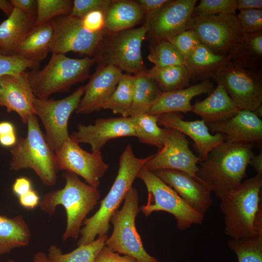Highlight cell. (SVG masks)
Here are the masks:
<instances>
[{
  "label": "cell",
  "instance_id": "6da1fadb",
  "mask_svg": "<svg viewBox=\"0 0 262 262\" xmlns=\"http://www.w3.org/2000/svg\"><path fill=\"white\" fill-rule=\"evenodd\" d=\"M262 175L243 181L220 199L225 233L231 239L262 236Z\"/></svg>",
  "mask_w": 262,
  "mask_h": 262
},
{
  "label": "cell",
  "instance_id": "7a4b0ae2",
  "mask_svg": "<svg viewBox=\"0 0 262 262\" xmlns=\"http://www.w3.org/2000/svg\"><path fill=\"white\" fill-rule=\"evenodd\" d=\"M253 144L223 142L201 160L196 176L207 183L218 198L238 187L254 155Z\"/></svg>",
  "mask_w": 262,
  "mask_h": 262
},
{
  "label": "cell",
  "instance_id": "3957f363",
  "mask_svg": "<svg viewBox=\"0 0 262 262\" xmlns=\"http://www.w3.org/2000/svg\"><path fill=\"white\" fill-rule=\"evenodd\" d=\"M152 155L143 158L136 157L131 145H127L119 160L117 176L109 192L100 201L99 208L92 216L83 221L81 237L77 245H87L93 242L97 236L107 234L113 213L124 200L138 172Z\"/></svg>",
  "mask_w": 262,
  "mask_h": 262
},
{
  "label": "cell",
  "instance_id": "277c9868",
  "mask_svg": "<svg viewBox=\"0 0 262 262\" xmlns=\"http://www.w3.org/2000/svg\"><path fill=\"white\" fill-rule=\"evenodd\" d=\"M62 176L66 180L64 187L45 194L39 207L49 216L55 213L57 206L64 208L66 226L62 240L65 242L78 238L83 221L98 203L100 193L97 188L81 181L73 173L66 171Z\"/></svg>",
  "mask_w": 262,
  "mask_h": 262
},
{
  "label": "cell",
  "instance_id": "5b68a950",
  "mask_svg": "<svg viewBox=\"0 0 262 262\" xmlns=\"http://www.w3.org/2000/svg\"><path fill=\"white\" fill-rule=\"evenodd\" d=\"M27 124L26 137H19L11 149L10 169H31L45 186H54L59 170L55 152L47 142L35 114L29 116Z\"/></svg>",
  "mask_w": 262,
  "mask_h": 262
},
{
  "label": "cell",
  "instance_id": "8992f818",
  "mask_svg": "<svg viewBox=\"0 0 262 262\" xmlns=\"http://www.w3.org/2000/svg\"><path fill=\"white\" fill-rule=\"evenodd\" d=\"M96 60L88 56L73 59L63 54L52 53L43 69L27 72L34 96L46 99L52 94L68 90L73 84L89 77L90 68Z\"/></svg>",
  "mask_w": 262,
  "mask_h": 262
},
{
  "label": "cell",
  "instance_id": "52a82bcc",
  "mask_svg": "<svg viewBox=\"0 0 262 262\" xmlns=\"http://www.w3.org/2000/svg\"><path fill=\"white\" fill-rule=\"evenodd\" d=\"M137 178L143 180L148 192L147 203L140 208L146 216L154 212L168 213L175 217L177 228L181 231L203 223V215L191 207L172 188L144 166L138 172Z\"/></svg>",
  "mask_w": 262,
  "mask_h": 262
},
{
  "label": "cell",
  "instance_id": "ba28073f",
  "mask_svg": "<svg viewBox=\"0 0 262 262\" xmlns=\"http://www.w3.org/2000/svg\"><path fill=\"white\" fill-rule=\"evenodd\" d=\"M136 189L132 187L124 199L123 207L112 215L114 229L105 246L112 251L135 259L138 262H159L145 249L135 227V218L141 211Z\"/></svg>",
  "mask_w": 262,
  "mask_h": 262
},
{
  "label": "cell",
  "instance_id": "9c48e42d",
  "mask_svg": "<svg viewBox=\"0 0 262 262\" xmlns=\"http://www.w3.org/2000/svg\"><path fill=\"white\" fill-rule=\"evenodd\" d=\"M84 90V86H81L70 95L58 100L34 98L35 115L40 118L46 131V141L55 152L69 137L68 121L77 109Z\"/></svg>",
  "mask_w": 262,
  "mask_h": 262
},
{
  "label": "cell",
  "instance_id": "30bf717a",
  "mask_svg": "<svg viewBox=\"0 0 262 262\" xmlns=\"http://www.w3.org/2000/svg\"><path fill=\"white\" fill-rule=\"evenodd\" d=\"M212 79L224 86L240 110L255 112L262 106V70L245 69L230 61Z\"/></svg>",
  "mask_w": 262,
  "mask_h": 262
},
{
  "label": "cell",
  "instance_id": "8fae6325",
  "mask_svg": "<svg viewBox=\"0 0 262 262\" xmlns=\"http://www.w3.org/2000/svg\"><path fill=\"white\" fill-rule=\"evenodd\" d=\"M189 29L202 45L220 55H229L243 35L236 14L193 16Z\"/></svg>",
  "mask_w": 262,
  "mask_h": 262
},
{
  "label": "cell",
  "instance_id": "7c38bea8",
  "mask_svg": "<svg viewBox=\"0 0 262 262\" xmlns=\"http://www.w3.org/2000/svg\"><path fill=\"white\" fill-rule=\"evenodd\" d=\"M53 33L49 52L65 53L73 51L92 55L99 46L103 32H91L85 29L81 18L70 15L51 20Z\"/></svg>",
  "mask_w": 262,
  "mask_h": 262
},
{
  "label": "cell",
  "instance_id": "4fadbf2b",
  "mask_svg": "<svg viewBox=\"0 0 262 262\" xmlns=\"http://www.w3.org/2000/svg\"><path fill=\"white\" fill-rule=\"evenodd\" d=\"M165 134L163 147L145 163L144 166L151 172L173 169L197 177V164L201 159L190 150L186 136L178 131L164 128Z\"/></svg>",
  "mask_w": 262,
  "mask_h": 262
},
{
  "label": "cell",
  "instance_id": "5bb4252c",
  "mask_svg": "<svg viewBox=\"0 0 262 262\" xmlns=\"http://www.w3.org/2000/svg\"><path fill=\"white\" fill-rule=\"evenodd\" d=\"M196 0H168L156 11L146 14L145 24L153 43L189 29Z\"/></svg>",
  "mask_w": 262,
  "mask_h": 262
},
{
  "label": "cell",
  "instance_id": "9a60e30c",
  "mask_svg": "<svg viewBox=\"0 0 262 262\" xmlns=\"http://www.w3.org/2000/svg\"><path fill=\"white\" fill-rule=\"evenodd\" d=\"M144 24L138 28L112 33L106 42L105 64L112 65L130 73L145 70L141 45L147 34Z\"/></svg>",
  "mask_w": 262,
  "mask_h": 262
},
{
  "label": "cell",
  "instance_id": "2e32d148",
  "mask_svg": "<svg viewBox=\"0 0 262 262\" xmlns=\"http://www.w3.org/2000/svg\"><path fill=\"white\" fill-rule=\"evenodd\" d=\"M59 170H65L82 178L88 185L97 188L100 179L109 168L100 150L91 153L83 149L71 137L55 152Z\"/></svg>",
  "mask_w": 262,
  "mask_h": 262
},
{
  "label": "cell",
  "instance_id": "e0dca14e",
  "mask_svg": "<svg viewBox=\"0 0 262 262\" xmlns=\"http://www.w3.org/2000/svg\"><path fill=\"white\" fill-rule=\"evenodd\" d=\"M153 173L200 214L204 215L212 206V188L197 176L173 169L160 170Z\"/></svg>",
  "mask_w": 262,
  "mask_h": 262
},
{
  "label": "cell",
  "instance_id": "ac0fdd59",
  "mask_svg": "<svg viewBox=\"0 0 262 262\" xmlns=\"http://www.w3.org/2000/svg\"><path fill=\"white\" fill-rule=\"evenodd\" d=\"M78 143L88 144L92 151L100 150L110 140L124 136L136 137L131 117L98 118L94 124H79L69 135Z\"/></svg>",
  "mask_w": 262,
  "mask_h": 262
},
{
  "label": "cell",
  "instance_id": "d6986e66",
  "mask_svg": "<svg viewBox=\"0 0 262 262\" xmlns=\"http://www.w3.org/2000/svg\"><path fill=\"white\" fill-rule=\"evenodd\" d=\"M122 75L121 69L112 65L99 66L84 86V94L76 113L89 114L103 109Z\"/></svg>",
  "mask_w": 262,
  "mask_h": 262
},
{
  "label": "cell",
  "instance_id": "ffe728a7",
  "mask_svg": "<svg viewBox=\"0 0 262 262\" xmlns=\"http://www.w3.org/2000/svg\"><path fill=\"white\" fill-rule=\"evenodd\" d=\"M158 116L159 125L176 130L192 139L198 157L202 160L213 149L224 141L223 134H211L207 125L202 119L185 121L180 113H165Z\"/></svg>",
  "mask_w": 262,
  "mask_h": 262
},
{
  "label": "cell",
  "instance_id": "44dd1931",
  "mask_svg": "<svg viewBox=\"0 0 262 262\" xmlns=\"http://www.w3.org/2000/svg\"><path fill=\"white\" fill-rule=\"evenodd\" d=\"M207 126L212 132L223 134L227 142L249 144L262 140V120L251 111L240 110L232 117Z\"/></svg>",
  "mask_w": 262,
  "mask_h": 262
},
{
  "label": "cell",
  "instance_id": "7402d4cb",
  "mask_svg": "<svg viewBox=\"0 0 262 262\" xmlns=\"http://www.w3.org/2000/svg\"><path fill=\"white\" fill-rule=\"evenodd\" d=\"M1 93L0 106L6 108L7 112H15L23 123L27 124L29 116L35 114L33 103L35 97L30 84L28 72L18 75L0 77Z\"/></svg>",
  "mask_w": 262,
  "mask_h": 262
},
{
  "label": "cell",
  "instance_id": "603a6c76",
  "mask_svg": "<svg viewBox=\"0 0 262 262\" xmlns=\"http://www.w3.org/2000/svg\"><path fill=\"white\" fill-rule=\"evenodd\" d=\"M214 89L213 84L210 80L200 82L185 88L162 92L147 114L159 115L169 113L191 112L192 98L202 94L209 95Z\"/></svg>",
  "mask_w": 262,
  "mask_h": 262
},
{
  "label": "cell",
  "instance_id": "cb8c5ba5",
  "mask_svg": "<svg viewBox=\"0 0 262 262\" xmlns=\"http://www.w3.org/2000/svg\"><path fill=\"white\" fill-rule=\"evenodd\" d=\"M239 110L224 86L217 84L206 98L196 101L191 112L199 116L208 126L229 119Z\"/></svg>",
  "mask_w": 262,
  "mask_h": 262
},
{
  "label": "cell",
  "instance_id": "d4e9b609",
  "mask_svg": "<svg viewBox=\"0 0 262 262\" xmlns=\"http://www.w3.org/2000/svg\"><path fill=\"white\" fill-rule=\"evenodd\" d=\"M36 16L14 8L0 24V53L15 55L20 43L35 26Z\"/></svg>",
  "mask_w": 262,
  "mask_h": 262
},
{
  "label": "cell",
  "instance_id": "484cf974",
  "mask_svg": "<svg viewBox=\"0 0 262 262\" xmlns=\"http://www.w3.org/2000/svg\"><path fill=\"white\" fill-rule=\"evenodd\" d=\"M230 61L229 55L216 54L201 44L187 59L186 66L189 71L191 81L200 82L210 81Z\"/></svg>",
  "mask_w": 262,
  "mask_h": 262
},
{
  "label": "cell",
  "instance_id": "4316f807",
  "mask_svg": "<svg viewBox=\"0 0 262 262\" xmlns=\"http://www.w3.org/2000/svg\"><path fill=\"white\" fill-rule=\"evenodd\" d=\"M144 14L136 1H112L105 15L104 29L114 33L130 29L139 23Z\"/></svg>",
  "mask_w": 262,
  "mask_h": 262
},
{
  "label": "cell",
  "instance_id": "83f0119b",
  "mask_svg": "<svg viewBox=\"0 0 262 262\" xmlns=\"http://www.w3.org/2000/svg\"><path fill=\"white\" fill-rule=\"evenodd\" d=\"M32 233L21 214L12 217L0 214V256L30 244Z\"/></svg>",
  "mask_w": 262,
  "mask_h": 262
},
{
  "label": "cell",
  "instance_id": "f1b7e54d",
  "mask_svg": "<svg viewBox=\"0 0 262 262\" xmlns=\"http://www.w3.org/2000/svg\"><path fill=\"white\" fill-rule=\"evenodd\" d=\"M53 33L51 20L35 26L20 43L15 55L40 63L49 52Z\"/></svg>",
  "mask_w": 262,
  "mask_h": 262
},
{
  "label": "cell",
  "instance_id": "f546056e",
  "mask_svg": "<svg viewBox=\"0 0 262 262\" xmlns=\"http://www.w3.org/2000/svg\"><path fill=\"white\" fill-rule=\"evenodd\" d=\"M229 56L239 66L251 70H262V31L243 34Z\"/></svg>",
  "mask_w": 262,
  "mask_h": 262
},
{
  "label": "cell",
  "instance_id": "4dcf8cb0",
  "mask_svg": "<svg viewBox=\"0 0 262 262\" xmlns=\"http://www.w3.org/2000/svg\"><path fill=\"white\" fill-rule=\"evenodd\" d=\"M134 79L133 101L129 117L147 114L162 93L147 70L134 74Z\"/></svg>",
  "mask_w": 262,
  "mask_h": 262
},
{
  "label": "cell",
  "instance_id": "1f68e13d",
  "mask_svg": "<svg viewBox=\"0 0 262 262\" xmlns=\"http://www.w3.org/2000/svg\"><path fill=\"white\" fill-rule=\"evenodd\" d=\"M107 234L98 236L90 244L78 246L74 250L63 253L55 245L48 248L47 257L50 262H94L98 254L105 246Z\"/></svg>",
  "mask_w": 262,
  "mask_h": 262
},
{
  "label": "cell",
  "instance_id": "d6a6232c",
  "mask_svg": "<svg viewBox=\"0 0 262 262\" xmlns=\"http://www.w3.org/2000/svg\"><path fill=\"white\" fill-rule=\"evenodd\" d=\"M147 71L162 92L181 89L190 86L191 78L186 66H154Z\"/></svg>",
  "mask_w": 262,
  "mask_h": 262
},
{
  "label": "cell",
  "instance_id": "836d02e7",
  "mask_svg": "<svg viewBox=\"0 0 262 262\" xmlns=\"http://www.w3.org/2000/svg\"><path fill=\"white\" fill-rule=\"evenodd\" d=\"M131 117L140 142L159 149L163 147L165 130L159 126L158 115L144 114Z\"/></svg>",
  "mask_w": 262,
  "mask_h": 262
},
{
  "label": "cell",
  "instance_id": "e575fe53",
  "mask_svg": "<svg viewBox=\"0 0 262 262\" xmlns=\"http://www.w3.org/2000/svg\"><path fill=\"white\" fill-rule=\"evenodd\" d=\"M134 80V76L123 74L103 109H110L123 117H129L133 101Z\"/></svg>",
  "mask_w": 262,
  "mask_h": 262
},
{
  "label": "cell",
  "instance_id": "d590c367",
  "mask_svg": "<svg viewBox=\"0 0 262 262\" xmlns=\"http://www.w3.org/2000/svg\"><path fill=\"white\" fill-rule=\"evenodd\" d=\"M148 59L157 67L186 65L185 57L167 40L153 43L150 47Z\"/></svg>",
  "mask_w": 262,
  "mask_h": 262
},
{
  "label": "cell",
  "instance_id": "8d00e7d4",
  "mask_svg": "<svg viewBox=\"0 0 262 262\" xmlns=\"http://www.w3.org/2000/svg\"><path fill=\"white\" fill-rule=\"evenodd\" d=\"M228 246L235 253L238 262H262V236L230 238Z\"/></svg>",
  "mask_w": 262,
  "mask_h": 262
},
{
  "label": "cell",
  "instance_id": "74e56055",
  "mask_svg": "<svg viewBox=\"0 0 262 262\" xmlns=\"http://www.w3.org/2000/svg\"><path fill=\"white\" fill-rule=\"evenodd\" d=\"M73 6L71 0H37L35 26L56 17L70 15Z\"/></svg>",
  "mask_w": 262,
  "mask_h": 262
},
{
  "label": "cell",
  "instance_id": "f35d334b",
  "mask_svg": "<svg viewBox=\"0 0 262 262\" xmlns=\"http://www.w3.org/2000/svg\"><path fill=\"white\" fill-rule=\"evenodd\" d=\"M237 0H201L195 6L192 17L219 14H236Z\"/></svg>",
  "mask_w": 262,
  "mask_h": 262
},
{
  "label": "cell",
  "instance_id": "ab89813d",
  "mask_svg": "<svg viewBox=\"0 0 262 262\" xmlns=\"http://www.w3.org/2000/svg\"><path fill=\"white\" fill-rule=\"evenodd\" d=\"M39 64L18 55H6L0 53V77L18 75L28 68H36Z\"/></svg>",
  "mask_w": 262,
  "mask_h": 262
},
{
  "label": "cell",
  "instance_id": "60d3db41",
  "mask_svg": "<svg viewBox=\"0 0 262 262\" xmlns=\"http://www.w3.org/2000/svg\"><path fill=\"white\" fill-rule=\"evenodd\" d=\"M188 59L201 44L196 33L191 30L183 31L167 39Z\"/></svg>",
  "mask_w": 262,
  "mask_h": 262
},
{
  "label": "cell",
  "instance_id": "b9f144b4",
  "mask_svg": "<svg viewBox=\"0 0 262 262\" xmlns=\"http://www.w3.org/2000/svg\"><path fill=\"white\" fill-rule=\"evenodd\" d=\"M237 18L243 34H253L262 31V10H239Z\"/></svg>",
  "mask_w": 262,
  "mask_h": 262
},
{
  "label": "cell",
  "instance_id": "7bdbcfd3",
  "mask_svg": "<svg viewBox=\"0 0 262 262\" xmlns=\"http://www.w3.org/2000/svg\"><path fill=\"white\" fill-rule=\"evenodd\" d=\"M113 0H74L70 16L82 18L94 11L106 12Z\"/></svg>",
  "mask_w": 262,
  "mask_h": 262
},
{
  "label": "cell",
  "instance_id": "ee69618b",
  "mask_svg": "<svg viewBox=\"0 0 262 262\" xmlns=\"http://www.w3.org/2000/svg\"><path fill=\"white\" fill-rule=\"evenodd\" d=\"M105 14L101 11H94L81 18L83 27L91 32H102L104 28Z\"/></svg>",
  "mask_w": 262,
  "mask_h": 262
},
{
  "label": "cell",
  "instance_id": "f6af8a7d",
  "mask_svg": "<svg viewBox=\"0 0 262 262\" xmlns=\"http://www.w3.org/2000/svg\"><path fill=\"white\" fill-rule=\"evenodd\" d=\"M94 262H138L132 257L114 252L104 246L96 257Z\"/></svg>",
  "mask_w": 262,
  "mask_h": 262
},
{
  "label": "cell",
  "instance_id": "bcb514c9",
  "mask_svg": "<svg viewBox=\"0 0 262 262\" xmlns=\"http://www.w3.org/2000/svg\"><path fill=\"white\" fill-rule=\"evenodd\" d=\"M17 198L19 205L27 210L34 209L39 206L40 201V198L37 192L33 189Z\"/></svg>",
  "mask_w": 262,
  "mask_h": 262
},
{
  "label": "cell",
  "instance_id": "7dc6e473",
  "mask_svg": "<svg viewBox=\"0 0 262 262\" xmlns=\"http://www.w3.org/2000/svg\"><path fill=\"white\" fill-rule=\"evenodd\" d=\"M33 189L31 180L25 177L17 178L12 186V191L17 197L27 193Z\"/></svg>",
  "mask_w": 262,
  "mask_h": 262
},
{
  "label": "cell",
  "instance_id": "c3c4849f",
  "mask_svg": "<svg viewBox=\"0 0 262 262\" xmlns=\"http://www.w3.org/2000/svg\"><path fill=\"white\" fill-rule=\"evenodd\" d=\"M14 7L21 11L36 16L37 0H10Z\"/></svg>",
  "mask_w": 262,
  "mask_h": 262
},
{
  "label": "cell",
  "instance_id": "681fc988",
  "mask_svg": "<svg viewBox=\"0 0 262 262\" xmlns=\"http://www.w3.org/2000/svg\"><path fill=\"white\" fill-rule=\"evenodd\" d=\"M168 0H138L136 2L145 14L153 12L158 9Z\"/></svg>",
  "mask_w": 262,
  "mask_h": 262
},
{
  "label": "cell",
  "instance_id": "f907efd6",
  "mask_svg": "<svg viewBox=\"0 0 262 262\" xmlns=\"http://www.w3.org/2000/svg\"><path fill=\"white\" fill-rule=\"evenodd\" d=\"M237 9L239 10L262 9V0H237Z\"/></svg>",
  "mask_w": 262,
  "mask_h": 262
},
{
  "label": "cell",
  "instance_id": "816d5d0a",
  "mask_svg": "<svg viewBox=\"0 0 262 262\" xmlns=\"http://www.w3.org/2000/svg\"><path fill=\"white\" fill-rule=\"evenodd\" d=\"M253 167L257 174L262 175V151H261L257 155H253L251 158L249 164Z\"/></svg>",
  "mask_w": 262,
  "mask_h": 262
},
{
  "label": "cell",
  "instance_id": "f5cc1de1",
  "mask_svg": "<svg viewBox=\"0 0 262 262\" xmlns=\"http://www.w3.org/2000/svg\"><path fill=\"white\" fill-rule=\"evenodd\" d=\"M16 141L15 132L0 135V144L4 147H13Z\"/></svg>",
  "mask_w": 262,
  "mask_h": 262
},
{
  "label": "cell",
  "instance_id": "db71d44e",
  "mask_svg": "<svg viewBox=\"0 0 262 262\" xmlns=\"http://www.w3.org/2000/svg\"><path fill=\"white\" fill-rule=\"evenodd\" d=\"M15 132L13 125L9 122H0V135Z\"/></svg>",
  "mask_w": 262,
  "mask_h": 262
},
{
  "label": "cell",
  "instance_id": "11a10c76",
  "mask_svg": "<svg viewBox=\"0 0 262 262\" xmlns=\"http://www.w3.org/2000/svg\"><path fill=\"white\" fill-rule=\"evenodd\" d=\"M14 7L10 0H0V9L8 17L13 12Z\"/></svg>",
  "mask_w": 262,
  "mask_h": 262
},
{
  "label": "cell",
  "instance_id": "9f6ffc18",
  "mask_svg": "<svg viewBox=\"0 0 262 262\" xmlns=\"http://www.w3.org/2000/svg\"><path fill=\"white\" fill-rule=\"evenodd\" d=\"M33 262H50L48 258L47 254L42 251L36 252L33 256Z\"/></svg>",
  "mask_w": 262,
  "mask_h": 262
},
{
  "label": "cell",
  "instance_id": "6f0895ef",
  "mask_svg": "<svg viewBox=\"0 0 262 262\" xmlns=\"http://www.w3.org/2000/svg\"><path fill=\"white\" fill-rule=\"evenodd\" d=\"M1 80H0V98L1 97Z\"/></svg>",
  "mask_w": 262,
  "mask_h": 262
},
{
  "label": "cell",
  "instance_id": "680465c9",
  "mask_svg": "<svg viewBox=\"0 0 262 262\" xmlns=\"http://www.w3.org/2000/svg\"><path fill=\"white\" fill-rule=\"evenodd\" d=\"M4 262H15V261H14L13 260H12V259H9Z\"/></svg>",
  "mask_w": 262,
  "mask_h": 262
}]
</instances>
